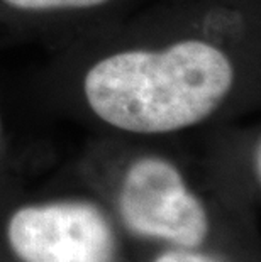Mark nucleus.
Instances as JSON below:
<instances>
[{"label":"nucleus","mask_w":261,"mask_h":262,"mask_svg":"<svg viewBox=\"0 0 261 262\" xmlns=\"http://www.w3.org/2000/svg\"><path fill=\"white\" fill-rule=\"evenodd\" d=\"M232 85V66L217 48L182 41L163 51H126L92 66L88 105L122 130L163 134L198 124Z\"/></svg>","instance_id":"1"},{"label":"nucleus","mask_w":261,"mask_h":262,"mask_svg":"<svg viewBox=\"0 0 261 262\" xmlns=\"http://www.w3.org/2000/svg\"><path fill=\"white\" fill-rule=\"evenodd\" d=\"M121 213L132 232L197 247L209 230L200 202L183 185L180 172L158 158L129 168L121 191Z\"/></svg>","instance_id":"2"},{"label":"nucleus","mask_w":261,"mask_h":262,"mask_svg":"<svg viewBox=\"0 0 261 262\" xmlns=\"http://www.w3.org/2000/svg\"><path fill=\"white\" fill-rule=\"evenodd\" d=\"M9 242L24 262H114L109 222L93 205L27 206L10 219Z\"/></svg>","instance_id":"3"},{"label":"nucleus","mask_w":261,"mask_h":262,"mask_svg":"<svg viewBox=\"0 0 261 262\" xmlns=\"http://www.w3.org/2000/svg\"><path fill=\"white\" fill-rule=\"evenodd\" d=\"M5 4L26 10H49V9H85L105 4L107 0H4Z\"/></svg>","instance_id":"4"},{"label":"nucleus","mask_w":261,"mask_h":262,"mask_svg":"<svg viewBox=\"0 0 261 262\" xmlns=\"http://www.w3.org/2000/svg\"><path fill=\"white\" fill-rule=\"evenodd\" d=\"M156 262H214V260L204 257V255L183 252V250H173V252L163 254Z\"/></svg>","instance_id":"5"},{"label":"nucleus","mask_w":261,"mask_h":262,"mask_svg":"<svg viewBox=\"0 0 261 262\" xmlns=\"http://www.w3.org/2000/svg\"><path fill=\"white\" fill-rule=\"evenodd\" d=\"M256 172L259 174V147L256 149Z\"/></svg>","instance_id":"6"}]
</instances>
